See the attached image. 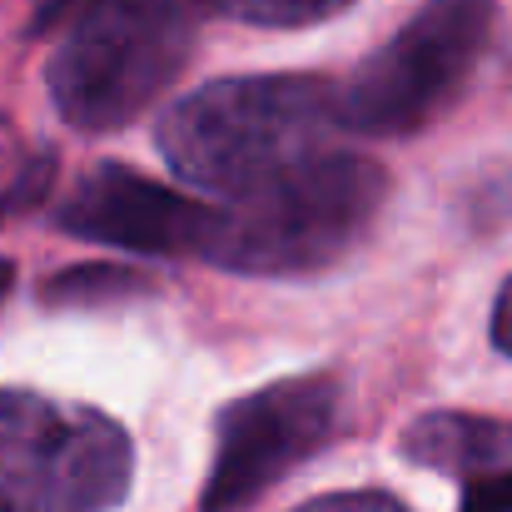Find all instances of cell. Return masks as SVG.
Masks as SVG:
<instances>
[{"label":"cell","mask_w":512,"mask_h":512,"mask_svg":"<svg viewBox=\"0 0 512 512\" xmlns=\"http://www.w3.org/2000/svg\"><path fill=\"white\" fill-rule=\"evenodd\" d=\"M488 35L493 0H428L343 85V125L373 140L433 125L473 80Z\"/></svg>","instance_id":"obj_5"},{"label":"cell","mask_w":512,"mask_h":512,"mask_svg":"<svg viewBox=\"0 0 512 512\" xmlns=\"http://www.w3.org/2000/svg\"><path fill=\"white\" fill-rule=\"evenodd\" d=\"M463 512H512V468H498V473L468 483Z\"/></svg>","instance_id":"obj_11"},{"label":"cell","mask_w":512,"mask_h":512,"mask_svg":"<svg viewBox=\"0 0 512 512\" xmlns=\"http://www.w3.org/2000/svg\"><path fill=\"white\" fill-rule=\"evenodd\" d=\"M50 179V160H35L10 125H0V214L20 209L25 199L40 194V184Z\"/></svg>","instance_id":"obj_10"},{"label":"cell","mask_w":512,"mask_h":512,"mask_svg":"<svg viewBox=\"0 0 512 512\" xmlns=\"http://www.w3.org/2000/svg\"><path fill=\"white\" fill-rule=\"evenodd\" d=\"M219 15H234V20H249V25H314V20H329L348 10L353 0H209Z\"/></svg>","instance_id":"obj_9"},{"label":"cell","mask_w":512,"mask_h":512,"mask_svg":"<svg viewBox=\"0 0 512 512\" xmlns=\"http://www.w3.org/2000/svg\"><path fill=\"white\" fill-rule=\"evenodd\" d=\"M403 453L423 468L478 483L498 468H512V423L478 413H428L408 428Z\"/></svg>","instance_id":"obj_8"},{"label":"cell","mask_w":512,"mask_h":512,"mask_svg":"<svg viewBox=\"0 0 512 512\" xmlns=\"http://www.w3.org/2000/svg\"><path fill=\"white\" fill-rule=\"evenodd\" d=\"M209 10V0H90L50 60L55 110L75 130L140 120L184 70Z\"/></svg>","instance_id":"obj_3"},{"label":"cell","mask_w":512,"mask_h":512,"mask_svg":"<svg viewBox=\"0 0 512 512\" xmlns=\"http://www.w3.org/2000/svg\"><path fill=\"white\" fill-rule=\"evenodd\" d=\"M493 343L512 353V279L503 284V294H498V309H493Z\"/></svg>","instance_id":"obj_13"},{"label":"cell","mask_w":512,"mask_h":512,"mask_svg":"<svg viewBox=\"0 0 512 512\" xmlns=\"http://www.w3.org/2000/svg\"><path fill=\"white\" fill-rule=\"evenodd\" d=\"M294 512H408L398 498L388 493H329V498H314Z\"/></svg>","instance_id":"obj_12"},{"label":"cell","mask_w":512,"mask_h":512,"mask_svg":"<svg viewBox=\"0 0 512 512\" xmlns=\"http://www.w3.org/2000/svg\"><path fill=\"white\" fill-rule=\"evenodd\" d=\"M10 284H15V264H5V259H0V304H5Z\"/></svg>","instance_id":"obj_14"},{"label":"cell","mask_w":512,"mask_h":512,"mask_svg":"<svg viewBox=\"0 0 512 512\" xmlns=\"http://www.w3.org/2000/svg\"><path fill=\"white\" fill-rule=\"evenodd\" d=\"M388 199V174L363 155L329 150L299 170L214 204L209 264L234 274H309L343 259Z\"/></svg>","instance_id":"obj_2"},{"label":"cell","mask_w":512,"mask_h":512,"mask_svg":"<svg viewBox=\"0 0 512 512\" xmlns=\"http://www.w3.org/2000/svg\"><path fill=\"white\" fill-rule=\"evenodd\" d=\"M339 418V388L329 378H284L219 413L214 463L199 512H239L269 493L294 463H304Z\"/></svg>","instance_id":"obj_6"},{"label":"cell","mask_w":512,"mask_h":512,"mask_svg":"<svg viewBox=\"0 0 512 512\" xmlns=\"http://www.w3.org/2000/svg\"><path fill=\"white\" fill-rule=\"evenodd\" d=\"M343 90L319 75H244L184 95L160 120L170 170L214 194H244L339 150Z\"/></svg>","instance_id":"obj_1"},{"label":"cell","mask_w":512,"mask_h":512,"mask_svg":"<svg viewBox=\"0 0 512 512\" xmlns=\"http://www.w3.org/2000/svg\"><path fill=\"white\" fill-rule=\"evenodd\" d=\"M60 229L130 254H204L214 204L125 165L90 170L55 209Z\"/></svg>","instance_id":"obj_7"},{"label":"cell","mask_w":512,"mask_h":512,"mask_svg":"<svg viewBox=\"0 0 512 512\" xmlns=\"http://www.w3.org/2000/svg\"><path fill=\"white\" fill-rule=\"evenodd\" d=\"M130 478L135 448L115 418L0 388V512H110Z\"/></svg>","instance_id":"obj_4"}]
</instances>
